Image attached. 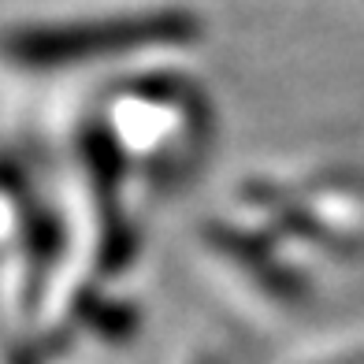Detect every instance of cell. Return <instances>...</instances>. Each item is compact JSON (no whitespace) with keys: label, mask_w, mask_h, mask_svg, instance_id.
<instances>
[{"label":"cell","mask_w":364,"mask_h":364,"mask_svg":"<svg viewBox=\"0 0 364 364\" xmlns=\"http://www.w3.org/2000/svg\"><path fill=\"white\" fill-rule=\"evenodd\" d=\"M186 19L178 15H145V19H127V23H101V26H78V30H60V34L30 38L19 45V53L26 60H78L86 53H108V48H130L145 41H168L182 38Z\"/></svg>","instance_id":"obj_1"}]
</instances>
